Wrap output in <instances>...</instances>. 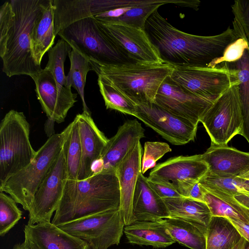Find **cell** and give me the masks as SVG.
Listing matches in <instances>:
<instances>
[{
    "mask_svg": "<svg viewBox=\"0 0 249 249\" xmlns=\"http://www.w3.org/2000/svg\"><path fill=\"white\" fill-rule=\"evenodd\" d=\"M149 186L161 198L181 197L171 182L155 180L147 178Z\"/></svg>",
    "mask_w": 249,
    "mask_h": 249,
    "instance_id": "b9f144b4",
    "label": "cell"
},
{
    "mask_svg": "<svg viewBox=\"0 0 249 249\" xmlns=\"http://www.w3.org/2000/svg\"><path fill=\"white\" fill-rule=\"evenodd\" d=\"M70 46L68 55L71 67L66 75L67 84L68 87L73 88L78 92L82 100L83 112L89 114L84 97V89L86 83L88 72L92 70L89 58L83 53L71 41H66Z\"/></svg>",
    "mask_w": 249,
    "mask_h": 249,
    "instance_id": "4316f807",
    "label": "cell"
},
{
    "mask_svg": "<svg viewBox=\"0 0 249 249\" xmlns=\"http://www.w3.org/2000/svg\"><path fill=\"white\" fill-rule=\"evenodd\" d=\"M54 121L48 118L45 124V131L48 136L50 137L54 134Z\"/></svg>",
    "mask_w": 249,
    "mask_h": 249,
    "instance_id": "f6af8a7d",
    "label": "cell"
},
{
    "mask_svg": "<svg viewBox=\"0 0 249 249\" xmlns=\"http://www.w3.org/2000/svg\"><path fill=\"white\" fill-rule=\"evenodd\" d=\"M171 151L172 149L167 143L160 142H145L142 160V174L155 167L156 162L165 154Z\"/></svg>",
    "mask_w": 249,
    "mask_h": 249,
    "instance_id": "74e56055",
    "label": "cell"
},
{
    "mask_svg": "<svg viewBox=\"0 0 249 249\" xmlns=\"http://www.w3.org/2000/svg\"><path fill=\"white\" fill-rule=\"evenodd\" d=\"M54 11L53 0H47L31 34L32 56L40 66L44 54L54 43Z\"/></svg>",
    "mask_w": 249,
    "mask_h": 249,
    "instance_id": "603a6c76",
    "label": "cell"
},
{
    "mask_svg": "<svg viewBox=\"0 0 249 249\" xmlns=\"http://www.w3.org/2000/svg\"><path fill=\"white\" fill-rule=\"evenodd\" d=\"M232 249H249V242L242 236L239 241Z\"/></svg>",
    "mask_w": 249,
    "mask_h": 249,
    "instance_id": "bcb514c9",
    "label": "cell"
},
{
    "mask_svg": "<svg viewBox=\"0 0 249 249\" xmlns=\"http://www.w3.org/2000/svg\"><path fill=\"white\" fill-rule=\"evenodd\" d=\"M239 83L217 97L200 120L211 143L227 145L236 135L243 134V118Z\"/></svg>",
    "mask_w": 249,
    "mask_h": 249,
    "instance_id": "ba28073f",
    "label": "cell"
},
{
    "mask_svg": "<svg viewBox=\"0 0 249 249\" xmlns=\"http://www.w3.org/2000/svg\"><path fill=\"white\" fill-rule=\"evenodd\" d=\"M220 65L236 71L243 118V136L249 143V49L244 52L238 60Z\"/></svg>",
    "mask_w": 249,
    "mask_h": 249,
    "instance_id": "1f68e13d",
    "label": "cell"
},
{
    "mask_svg": "<svg viewBox=\"0 0 249 249\" xmlns=\"http://www.w3.org/2000/svg\"><path fill=\"white\" fill-rule=\"evenodd\" d=\"M145 31L162 61L174 67H208L239 38L230 27L213 36L184 33L172 26L158 10L147 19Z\"/></svg>",
    "mask_w": 249,
    "mask_h": 249,
    "instance_id": "6da1fadb",
    "label": "cell"
},
{
    "mask_svg": "<svg viewBox=\"0 0 249 249\" xmlns=\"http://www.w3.org/2000/svg\"><path fill=\"white\" fill-rule=\"evenodd\" d=\"M144 137V129L136 119L127 121L120 126L116 134L108 139L102 154V172L115 171L131 148Z\"/></svg>",
    "mask_w": 249,
    "mask_h": 249,
    "instance_id": "ffe728a7",
    "label": "cell"
},
{
    "mask_svg": "<svg viewBox=\"0 0 249 249\" xmlns=\"http://www.w3.org/2000/svg\"><path fill=\"white\" fill-rule=\"evenodd\" d=\"M135 117L176 145L185 144L196 137L197 125L155 103L136 106Z\"/></svg>",
    "mask_w": 249,
    "mask_h": 249,
    "instance_id": "7c38bea8",
    "label": "cell"
},
{
    "mask_svg": "<svg viewBox=\"0 0 249 249\" xmlns=\"http://www.w3.org/2000/svg\"><path fill=\"white\" fill-rule=\"evenodd\" d=\"M57 35L66 41L74 43L83 53L99 63L115 65L135 63L92 17L71 24Z\"/></svg>",
    "mask_w": 249,
    "mask_h": 249,
    "instance_id": "52a82bcc",
    "label": "cell"
},
{
    "mask_svg": "<svg viewBox=\"0 0 249 249\" xmlns=\"http://www.w3.org/2000/svg\"><path fill=\"white\" fill-rule=\"evenodd\" d=\"M65 129L61 150L35 193L27 224L51 222L62 198L68 179L67 155L70 124Z\"/></svg>",
    "mask_w": 249,
    "mask_h": 249,
    "instance_id": "30bf717a",
    "label": "cell"
},
{
    "mask_svg": "<svg viewBox=\"0 0 249 249\" xmlns=\"http://www.w3.org/2000/svg\"><path fill=\"white\" fill-rule=\"evenodd\" d=\"M54 34L79 20L92 17L91 0H53Z\"/></svg>",
    "mask_w": 249,
    "mask_h": 249,
    "instance_id": "f546056e",
    "label": "cell"
},
{
    "mask_svg": "<svg viewBox=\"0 0 249 249\" xmlns=\"http://www.w3.org/2000/svg\"><path fill=\"white\" fill-rule=\"evenodd\" d=\"M170 77L183 90L214 100L239 83L236 71L222 65L214 68L174 67Z\"/></svg>",
    "mask_w": 249,
    "mask_h": 249,
    "instance_id": "8fae6325",
    "label": "cell"
},
{
    "mask_svg": "<svg viewBox=\"0 0 249 249\" xmlns=\"http://www.w3.org/2000/svg\"><path fill=\"white\" fill-rule=\"evenodd\" d=\"M97 22L103 31L124 50L134 62H164L145 30L119 23Z\"/></svg>",
    "mask_w": 249,
    "mask_h": 249,
    "instance_id": "5bb4252c",
    "label": "cell"
},
{
    "mask_svg": "<svg viewBox=\"0 0 249 249\" xmlns=\"http://www.w3.org/2000/svg\"><path fill=\"white\" fill-rule=\"evenodd\" d=\"M142 146L138 141L116 169L120 191V210L125 226L133 223L132 202L139 175L142 173Z\"/></svg>",
    "mask_w": 249,
    "mask_h": 249,
    "instance_id": "e0dca14e",
    "label": "cell"
},
{
    "mask_svg": "<svg viewBox=\"0 0 249 249\" xmlns=\"http://www.w3.org/2000/svg\"><path fill=\"white\" fill-rule=\"evenodd\" d=\"M70 47V45L64 40H58L54 46L48 52L49 59L45 68L53 73L59 89L65 94L72 96L77 94L73 93L71 88L68 87L64 69Z\"/></svg>",
    "mask_w": 249,
    "mask_h": 249,
    "instance_id": "d6a6232c",
    "label": "cell"
},
{
    "mask_svg": "<svg viewBox=\"0 0 249 249\" xmlns=\"http://www.w3.org/2000/svg\"><path fill=\"white\" fill-rule=\"evenodd\" d=\"M30 125L22 112L12 109L0 124V185L33 160Z\"/></svg>",
    "mask_w": 249,
    "mask_h": 249,
    "instance_id": "5b68a950",
    "label": "cell"
},
{
    "mask_svg": "<svg viewBox=\"0 0 249 249\" xmlns=\"http://www.w3.org/2000/svg\"><path fill=\"white\" fill-rule=\"evenodd\" d=\"M22 212L16 202L5 193L0 192V236H4L21 219Z\"/></svg>",
    "mask_w": 249,
    "mask_h": 249,
    "instance_id": "d590c367",
    "label": "cell"
},
{
    "mask_svg": "<svg viewBox=\"0 0 249 249\" xmlns=\"http://www.w3.org/2000/svg\"><path fill=\"white\" fill-rule=\"evenodd\" d=\"M172 183L181 196L205 203L202 187L198 181L187 179Z\"/></svg>",
    "mask_w": 249,
    "mask_h": 249,
    "instance_id": "60d3db41",
    "label": "cell"
},
{
    "mask_svg": "<svg viewBox=\"0 0 249 249\" xmlns=\"http://www.w3.org/2000/svg\"><path fill=\"white\" fill-rule=\"evenodd\" d=\"M201 159L209 167V175L218 178H234L249 174V153L228 145L211 146Z\"/></svg>",
    "mask_w": 249,
    "mask_h": 249,
    "instance_id": "2e32d148",
    "label": "cell"
},
{
    "mask_svg": "<svg viewBox=\"0 0 249 249\" xmlns=\"http://www.w3.org/2000/svg\"><path fill=\"white\" fill-rule=\"evenodd\" d=\"M163 200L170 217L189 222L206 234L212 216L206 203L182 196L165 198Z\"/></svg>",
    "mask_w": 249,
    "mask_h": 249,
    "instance_id": "d4e9b609",
    "label": "cell"
},
{
    "mask_svg": "<svg viewBox=\"0 0 249 249\" xmlns=\"http://www.w3.org/2000/svg\"><path fill=\"white\" fill-rule=\"evenodd\" d=\"M91 114L83 112L75 118L77 121L82 146V158L77 180L92 176L91 165L101 157L108 139L98 128Z\"/></svg>",
    "mask_w": 249,
    "mask_h": 249,
    "instance_id": "ac0fdd59",
    "label": "cell"
},
{
    "mask_svg": "<svg viewBox=\"0 0 249 249\" xmlns=\"http://www.w3.org/2000/svg\"><path fill=\"white\" fill-rule=\"evenodd\" d=\"M120 191L115 171L82 180H67L52 223L59 227L96 213L119 208Z\"/></svg>",
    "mask_w": 249,
    "mask_h": 249,
    "instance_id": "7a4b0ae2",
    "label": "cell"
},
{
    "mask_svg": "<svg viewBox=\"0 0 249 249\" xmlns=\"http://www.w3.org/2000/svg\"><path fill=\"white\" fill-rule=\"evenodd\" d=\"M70 124L67 155L68 180H77L82 158L81 139L75 118Z\"/></svg>",
    "mask_w": 249,
    "mask_h": 249,
    "instance_id": "e575fe53",
    "label": "cell"
},
{
    "mask_svg": "<svg viewBox=\"0 0 249 249\" xmlns=\"http://www.w3.org/2000/svg\"><path fill=\"white\" fill-rule=\"evenodd\" d=\"M249 49L246 41L239 37L229 45L225 49L222 55L214 59L208 67L214 68L223 63L236 61L242 57L244 52Z\"/></svg>",
    "mask_w": 249,
    "mask_h": 249,
    "instance_id": "f35d334b",
    "label": "cell"
},
{
    "mask_svg": "<svg viewBox=\"0 0 249 249\" xmlns=\"http://www.w3.org/2000/svg\"><path fill=\"white\" fill-rule=\"evenodd\" d=\"M13 14L6 37L0 43L2 71L8 77L26 75L33 79L42 70L33 59L31 34L47 0H11Z\"/></svg>",
    "mask_w": 249,
    "mask_h": 249,
    "instance_id": "3957f363",
    "label": "cell"
},
{
    "mask_svg": "<svg viewBox=\"0 0 249 249\" xmlns=\"http://www.w3.org/2000/svg\"><path fill=\"white\" fill-rule=\"evenodd\" d=\"M124 227L119 208L92 214L59 226L84 241L90 249H108L119 245Z\"/></svg>",
    "mask_w": 249,
    "mask_h": 249,
    "instance_id": "9c48e42d",
    "label": "cell"
},
{
    "mask_svg": "<svg viewBox=\"0 0 249 249\" xmlns=\"http://www.w3.org/2000/svg\"><path fill=\"white\" fill-rule=\"evenodd\" d=\"M201 187L205 203L212 216L236 219L249 224V209L235 198L223 192L216 190L206 189Z\"/></svg>",
    "mask_w": 249,
    "mask_h": 249,
    "instance_id": "484cf974",
    "label": "cell"
},
{
    "mask_svg": "<svg viewBox=\"0 0 249 249\" xmlns=\"http://www.w3.org/2000/svg\"><path fill=\"white\" fill-rule=\"evenodd\" d=\"M208 171V165L201 154L179 156L159 163L151 170L148 178L171 183L187 179L199 181Z\"/></svg>",
    "mask_w": 249,
    "mask_h": 249,
    "instance_id": "d6986e66",
    "label": "cell"
},
{
    "mask_svg": "<svg viewBox=\"0 0 249 249\" xmlns=\"http://www.w3.org/2000/svg\"><path fill=\"white\" fill-rule=\"evenodd\" d=\"M12 249H39L36 245L28 238L24 237V241L21 243L14 245Z\"/></svg>",
    "mask_w": 249,
    "mask_h": 249,
    "instance_id": "ee69618b",
    "label": "cell"
},
{
    "mask_svg": "<svg viewBox=\"0 0 249 249\" xmlns=\"http://www.w3.org/2000/svg\"><path fill=\"white\" fill-rule=\"evenodd\" d=\"M98 77L99 90L107 109L135 117L136 106L107 80L100 76Z\"/></svg>",
    "mask_w": 249,
    "mask_h": 249,
    "instance_id": "836d02e7",
    "label": "cell"
},
{
    "mask_svg": "<svg viewBox=\"0 0 249 249\" xmlns=\"http://www.w3.org/2000/svg\"><path fill=\"white\" fill-rule=\"evenodd\" d=\"M169 217V213L163 199L152 189L147 182V178L141 173L133 198V222L157 221Z\"/></svg>",
    "mask_w": 249,
    "mask_h": 249,
    "instance_id": "7402d4cb",
    "label": "cell"
},
{
    "mask_svg": "<svg viewBox=\"0 0 249 249\" xmlns=\"http://www.w3.org/2000/svg\"><path fill=\"white\" fill-rule=\"evenodd\" d=\"M66 134L65 129L49 137L27 166L0 185V192L9 194L29 212L38 186L61 150Z\"/></svg>",
    "mask_w": 249,
    "mask_h": 249,
    "instance_id": "8992f818",
    "label": "cell"
},
{
    "mask_svg": "<svg viewBox=\"0 0 249 249\" xmlns=\"http://www.w3.org/2000/svg\"><path fill=\"white\" fill-rule=\"evenodd\" d=\"M241 237L228 218L212 216L206 234V249H232Z\"/></svg>",
    "mask_w": 249,
    "mask_h": 249,
    "instance_id": "f1b7e54d",
    "label": "cell"
},
{
    "mask_svg": "<svg viewBox=\"0 0 249 249\" xmlns=\"http://www.w3.org/2000/svg\"><path fill=\"white\" fill-rule=\"evenodd\" d=\"M206 189L216 190L232 197L249 209V174L234 178H218L207 173L199 180Z\"/></svg>",
    "mask_w": 249,
    "mask_h": 249,
    "instance_id": "83f0119b",
    "label": "cell"
},
{
    "mask_svg": "<svg viewBox=\"0 0 249 249\" xmlns=\"http://www.w3.org/2000/svg\"><path fill=\"white\" fill-rule=\"evenodd\" d=\"M89 60L92 70L98 76L110 83L136 106L155 103L160 87L174 69L164 62L110 65Z\"/></svg>",
    "mask_w": 249,
    "mask_h": 249,
    "instance_id": "277c9868",
    "label": "cell"
},
{
    "mask_svg": "<svg viewBox=\"0 0 249 249\" xmlns=\"http://www.w3.org/2000/svg\"><path fill=\"white\" fill-rule=\"evenodd\" d=\"M146 0H91V12L95 15L116 8L134 7L144 3Z\"/></svg>",
    "mask_w": 249,
    "mask_h": 249,
    "instance_id": "ab89813d",
    "label": "cell"
},
{
    "mask_svg": "<svg viewBox=\"0 0 249 249\" xmlns=\"http://www.w3.org/2000/svg\"><path fill=\"white\" fill-rule=\"evenodd\" d=\"M214 100L183 90L169 76L160 87L155 103L169 112L198 125L201 118Z\"/></svg>",
    "mask_w": 249,
    "mask_h": 249,
    "instance_id": "4fadbf2b",
    "label": "cell"
},
{
    "mask_svg": "<svg viewBox=\"0 0 249 249\" xmlns=\"http://www.w3.org/2000/svg\"><path fill=\"white\" fill-rule=\"evenodd\" d=\"M24 237L39 249H90L83 240L72 235L51 222L26 224Z\"/></svg>",
    "mask_w": 249,
    "mask_h": 249,
    "instance_id": "44dd1931",
    "label": "cell"
},
{
    "mask_svg": "<svg viewBox=\"0 0 249 249\" xmlns=\"http://www.w3.org/2000/svg\"><path fill=\"white\" fill-rule=\"evenodd\" d=\"M33 79L37 99L48 118L57 123L64 122L69 110L77 101V94L71 96L62 92L53 73L45 68Z\"/></svg>",
    "mask_w": 249,
    "mask_h": 249,
    "instance_id": "9a60e30c",
    "label": "cell"
},
{
    "mask_svg": "<svg viewBox=\"0 0 249 249\" xmlns=\"http://www.w3.org/2000/svg\"><path fill=\"white\" fill-rule=\"evenodd\" d=\"M128 242L155 248H166L176 242L160 221H137L124 227Z\"/></svg>",
    "mask_w": 249,
    "mask_h": 249,
    "instance_id": "cb8c5ba5",
    "label": "cell"
},
{
    "mask_svg": "<svg viewBox=\"0 0 249 249\" xmlns=\"http://www.w3.org/2000/svg\"><path fill=\"white\" fill-rule=\"evenodd\" d=\"M176 242L190 249H206V233L194 225L172 217L159 220Z\"/></svg>",
    "mask_w": 249,
    "mask_h": 249,
    "instance_id": "4dcf8cb0",
    "label": "cell"
},
{
    "mask_svg": "<svg viewBox=\"0 0 249 249\" xmlns=\"http://www.w3.org/2000/svg\"><path fill=\"white\" fill-rule=\"evenodd\" d=\"M234 15L233 26L238 36L245 39L249 47V0H236L231 5Z\"/></svg>",
    "mask_w": 249,
    "mask_h": 249,
    "instance_id": "8d00e7d4",
    "label": "cell"
},
{
    "mask_svg": "<svg viewBox=\"0 0 249 249\" xmlns=\"http://www.w3.org/2000/svg\"><path fill=\"white\" fill-rule=\"evenodd\" d=\"M228 219L236 228L241 235L249 242V224L239 220Z\"/></svg>",
    "mask_w": 249,
    "mask_h": 249,
    "instance_id": "7bdbcfd3",
    "label": "cell"
}]
</instances>
